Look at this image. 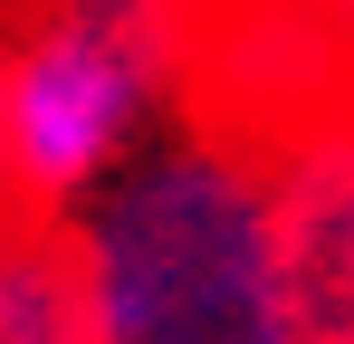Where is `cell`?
<instances>
[{
    "mask_svg": "<svg viewBox=\"0 0 354 344\" xmlns=\"http://www.w3.org/2000/svg\"><path fill=\"white\" fill-rule=\"evenodd\" d=\"M67 229L106 344H306L268 153L221 124L182 115V134L144 144Z\"/></svg>",
    "mask_w": 354,
    "mask_h": 344,
    "instance_id": "6da1fadb",
    "label": "cell"
},
{
    "mask_svg": "<svg viewBox=\"0 0 354 344\" xmlns=\"http://www.w3.org/2000/svg\"><path fill=\"white\" fill-rule=\"evenodd\" d=\"M192 77V0H19L0 144L19 211H77L106 191L144 134L182 115Z\"/></svg>",
    "mask_w": 354,
    "mask_h": 344,
    "instance_id": "7a4b0ae2",
    "label": "cell"
},
{
    "mask_svg": "<svg viewBox=\"0 0 354 344\" xmlns=\"http://www.w3.org/2000/svg\"><path fill=\"white\" fill-rule=\"evenodd\" d=\"M354 86V29L316 0H192L182 115L239 144H278Z\"/></svg>",
    "mask_w": 354,
    "mask_h": 344,
    "instance_id": "3957f363",
    "label": "cell"
},
{
    "mask_svg": "<svg viewBox=\"0 0 354 344\" xmlns=\"http://www.w3.org/2000/svg\"><path fill=\"white\" fill-rule=\"evenodd\" d=\"M268 201L306 344H354V86L268 144Z\"/></svg>",
    "mask_w": 354,
    "mask_h": 344,
    "instance_id": "277c9868",
    "label": "cell"
},
{
    "mask_svg": "<svg viewBox=\"0 0 354 344\" xmlns=\"http://www.w3.org/2000/svg\"><path fill=\"white\" fill-rule=\"evenodd\" d=\"M0 344H106L77 229L58 211H0Z\"/></svg>",
    "mask_w": 354,
    "mask_h": 344,
    "instance_id": "5b68a950",
    "label": "cell"
},
{
    "mask_svg": "<svg viewBox=\"0 0 354 344\" xmlns=\"http://www.w3.org/2000/svg\"><path fill=\"white\" fill-rule=\"evenodd\" d=\"M10 29H19V10L0 0V77H10ZM0 211H10V144H0Z\"/></svg>",
    "mask_w": 354,
    "mask_h": 344,
    "instance_id": "8992f818",
    "label": "cell"
},
{
    "mask_svg": "<svg viewBox=\"0 0 354 344\" xmlns=\"http://www.w3.org/2000/svg\"><path fill=\"white\" fill-rule=\"evenodd\" d=\"M316 10H335V19H345V29H354V0H316Z\"/></svg>",
    "mask_w": 354,
    "mask_h": 344,
    "instance_id": "52a82bcc",
    "label": "cell"
}]
</instances>
